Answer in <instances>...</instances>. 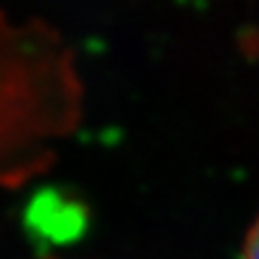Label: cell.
<instances>
[{
  "label": "cell",
  "mask_w": 259,
  "mask_h": 259,
  "mask_svg": "<svg viewBox=\"0 0 259 259\" xmlns=\"http://www.w3.org/2000/svg\"><path fill=\"white\" fill-rule=\"evenodd\" d=\"M29 231L36 233L41 240L53 245H65L79 238L87 223V213L77 202H67L60 194H41L36 197L27 213Z\"/></svg>",
  "instance_id": "1"
},
{
  "label": "cell",
  "mask_w": 259,
  "mask_h": 259,
  "mask_svg": "<svg viewBox=\"0 0 259 259\" xmlns=\"http://www.w3.org/2000/svg\"><path fill=\"white\" fill-rule=\"evenodd\" d=\"M242 259H259V219L252 223L250 233H247V238H245Z\"/></svg>",
  "instance_id": "2"
},
{
  "label": "cell",
  "mask_w": 259,
  "mask_h": 259,
  "mask_svg": "<svg viewBox=\"0 0 259 259\" xmlns=\"http://www.w3.org/2000/svg\"><path fill=\"white\" fill-rule=\"evenodd\" d=\"M44 259H48V257H44Z\"/></svg>",
  "instance_id": "3"
}]
</instances>
